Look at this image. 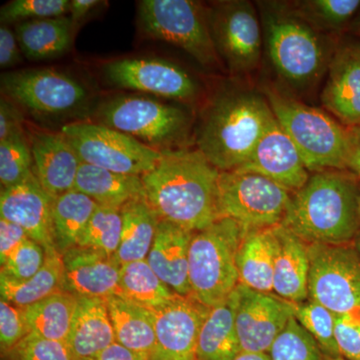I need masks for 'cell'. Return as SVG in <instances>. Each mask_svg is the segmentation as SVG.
I'll return each instance as SVG.
<instances>
[{"label":"cell","instance_id":"cb8c5ba5","mask_svg":"<svg viewBox=\"0 0 360 360\" xmlns=\"http://www.w3.org/2000/svg\"><path fill=\"white\" fill-rule=\"evenodd\" d=\"M115 343L105 300L78 297V305L68 338L71 360H92Z\"/></svg>","mask_w":360,"mask_h":360},{"label":"cell","instance_id":"52a82bcc","mask_svg":"<svg viewBox=\"0 0 360 360\" xmlns=\"http://www.w3.org/2000/svg\"><path fill=\"white\" fill-rule=\"evenodd\" d=\"M292 193L255 172H220L217 186L219 219L236 220L245 232L281 224Z\"/></svg>","mask_w":360,"mask_h":360},{"label":"cell","instance_id":"60d3db41","mask_svg":"<svg viewBox=\"0 0 360 360\" xmlns=\"http://www.w3.org/2000/svg\"><path fill=\"white\" fill-rule=\"evenodd\" d=\"M2 355L1 360H71L68 345L30 333L15 347Z\"/></svg>","mask_w":360,"mask_h":360},{"label":"cell","instance_id":"7a4b0ae2","mask_svg":"<svg viewBox=\"0 0 360 360\" xmlns=\"http://www.w3.org/2000/svg\"><path fill=\"white\" fill-rule=\"evenodd\" d=\"M357 179L343 170L310 175L292 193L281 225L307 245H347L360 227Z\"/></svg>","mask_w":360,"mask_h":360},{"label":"cell","instance_id":"4316f807","mask_svg":"<svg viewBox=\"0 0 360 360\" xmlns=\"http://www.w3.org/2000/svg\"><path fill=\"white\" fill-rule=\"evenodd\" d=\"M75 189L89 196L98 205L115 208L146 196L141 176L115 174L82 161Z\"/></svg>","mask_w":360,"mask_h":360},{"label":"cell","instance_id":"f6af8a7d","mask_svg":"<svg viewBox=\"0 0 360 360\" xmlns=\"http://www.w3.org/2000/svg\"><path fill=\"white\" fill-rule=\"evenodd\" d=\"M28 238L30 236L20 225L0 219V264H4Z\"/></svg>","mask_w":360,"mask_h":360},{"label":"cell","instance_id":"d4e9b609","mask_svg":"<svg viewBox=\"0 0 360 360\" xmlns=\"http://www.w3.org/2000/svg\"><path fill=\"white\" fill-rule=\"evenodd\" d=\"M276 251L274 227L246 232L236 258L239 284L262 292H274Z\"/></svg>","mask_w":360,"mask_h":360},{"label":"cell","instance_id":"484cf974","mask_svg":"<svg viewBox=\"0 0 360 360\" xmlns=\"http://www.w3.org/2000/svg\"><path fill=\"white\" fill-rule=\"evenodd\" d=\"M75 25L70 18L23 21L15 26L21 51L32 61L47 60L63 56L72 44Z\"/></svg>","mask_w":360,"mask_h":360},{"label":"cell","instance_id":"ffe728a7","mask_svg":"<svg viewBox=\"0 0 360 360\" xmlns=\"http://www.w3.org/2000/svg\"><path fill=\"white\" fill-rule=\"evenodd\" d=\"M321 103L345 127H360V44H348L335 52L328 66Z\"/></svg>","mask_w":360,"mask_h":360},{"label":"cell","instance_id":"ac0fdd59","mask_svg":"<svg viewBox=\"0 0 360 360\" xmlns=\"http://www.w3.org/2000/svg\"><path fill=\"white\" fill-rule=\"evenodd\" d=\"M53 198L40 186L34 172L16 186L1 189L0 219L20 225L45 250L56 248L52 224Z\"/></svg>","mask_w":360,"mask_h":360},{"label":"cell","instance_id":"bcb514c9","mask_svg":"<svg viewBox=\"0 0 360 360\" xmlns=\"http://www.w3.org/2000/svg\"><path fill=\"white\" fill-rule=\"evenodd\" d=\"M23 116L20 110L9 99L1 98L0 101V141L23 131Z\"/></svg>","mask_w":360,"mask_h":360},{"label":"cell","instance_id":"6da1fadb","mask_svg":"<svg viewBox=\"0 0 360 360\" xmlns=\"http://www.w3.org/2000/svg\"><path fill=\"white\" fill-rule=\"evenodd\" d=\"M141 176L146 200L160 220L200 231L219 219L217 186L220 172L198 149H165Z\"/></svg>","mask_w":360,"mask_h":360},{"label":"cell","instance_id":"4fadbf2b","mask_svg":"<svg viewBox=\"0 0 360 360\" xmlns=\"http://www.w3.org/2000/svg\"><path fill=\"white\" fill-rule=\"evenodd\" d=\"M210 30L219 58L233 73L255 70L262 54V26L250 1H225L210 11Z\"/></svg>","mask_w":360,"mask_h":360},{"label":"cell","instance_id":"603a6c76","mask_svg":"<svg viewBox=\"0 0 360 360\" xmlns=\"http://www.w3.org/2000/svg\"><path fill=\"white\" fill-rule=\"evenodd\" d=\"M276 238L274 292L288 302L309 300V245L279 224L274 227Z\"/></svg>","mask_w":360,"mask_h":360},{"label":"cell","instance_id":"e0dca14e","mask_svg":"<svg viewBox=\"0 0 360 360\" xmlns=\"http://www.w3.org/2000/svg\"><path fill=\"white\" fill-rule=\"evenodd\" d=\"M236 170L262 175L291 193L302 188L310 177L300 151L276 116L270 120L250 158Z\"/></svg>","mask_w":360,"mask_h":360},{"label":"cell","instance_id":"44dd1931","mask_svg":"<svg viewBox=\"0 0 360 360\" xmlns=\"http://www.w3.org/2000/svg\"><path fill=\"white\" fill-rule=\"evenodd\" d=\"M65 291L77 297L106 298L118 295L120 266L112 257L91 248L63 253Z\"/></svg>","mask_w":360,"mask_h":360},{"label":"cell","instance_id":"11a10c76","mask_svg":"<svg viewBox=\"0 0 360 360\" xmlns=\"http://www.w3.org/2000/svg\"><path fill=\"white\" fill-rule=\"evenodd\" d=\"M326 360H349V359H345V357H342V356H338V357L326 356Z\"/></svg>","mask_w":360,"mask_h":360},{"label":"cell","instance_id":"3957f363","mask_svg":"<svg viewBox=\"0 0 360 360\" xmlns=\"http://www.w3.org/2000/svg\"><path fill=\"white\" fill-rule=\"evenodd\" d=\"M274 115L267 99L250 91L215 97L198 127L196 146L219 172L243 167Z\"/></svg>","mask_w":360,"mask_h":360},{"label":"cell","instance_id":"f1b7e54d","mask_svg":"<svg viewBox=\"0 0 360 360\" xmlns=\"http://www.w3.org/2000/svg\"><path fill=\"white\" fill-rule=\"evenodd\" d=\"M236 290L210 309L201 326L198 360H234L241 354L236 328Z\"/></svg>","mask_w":360,"mask_h":360},{"label":"cell","instance_id":"ab89813d","mask_svg":"<svg viewBox=\"0 0 360 360\" xmlns=\"http://www.w3.org/2000/svg\"><path fill=\"white\" fill-rule=\"evenodd\" d=\"M70 0H13L1 7L0 20L4 25H8L60 18L70 13Z\"/></svg>","mask_w":360,"mask_h":360},{"label":"cell","instance_id":"d6986e66","mask_svg":"<svg viewBox=\"0 0 360 360\" xmlns=\"http://www.w3.org/2000/svg\"><path fill=\"white\" fill-rule=\"evenodd\" d=\"M33 172L52 198L73 191L80 160L63 132L35 131L30 137Z\"/></svg>","mask_w":360,"mask_h":360},{"label":"cell","instance_id":"9f6ffc18","mask_svg":"<svg viewBox=\"0 0 360 360\" xmlns=\"http://www.w3.org/2000/svg\"><path fill=\"white\" fill-rule=\"evenodd\" d=\"M359 217H360V186H359Z\"/></svg>","mask_w":360,"mask_h":360},{"label":"cell","instance_id":"9c48e42d","mask_svg":"<svg viewBox=\"0 0 360 360\" xmlns=\"http://www.w3.org/2000/svg\"><path fill=\"white\" fill-rule=\"evenodd\" d=\"M97 123L139 139L160 150L179 141L188 127V116L177 106L141 96H123L104 101L96 113Z\"/></svg>","mask_w":360,"mask_h":360},{"label":"cell","instance_id":"f5cc1de1","mask_svg":"<svg viewBox=\"0 0 360 360\" xmlns=\"http://www.w3.org/2000/svg\"><path fill=\"white\" fill-rule=\"evenodd\" d=\"M354 28L355 30L360 32V13L356 16V18H355Z\"/></svg>","mask_w":360,"mask_h":360},{"label":"cell","instance_id":"b9f144b4","mask_svg":"<svg viewBox=\"0 0 360 360\" xmlns=\"http://www.w3.org/2000/svg\"><path fill=\"white\" fill-rule=\"evenodd\" d=\"M45 257L44 246L28 238L1 265L0 274L14 281H27L41 269Z\"/></svg>","mask_w":360,"mask_h":360},{"label":"cell","instance_id":"4dcf8cb0","mask_svg":"<svg viewBox=\"0 0 360 360\" xmlns=\"http://www.w3.org/2000/svg\"><path fill=\"white\" fill-rule=\"evenodd\" d=\"M45 253L46 257L44 266L27 281H14L0 274L2 300L25 309L54 293L65 290L63 255L56 248L45 250Z\"/></svg>","mask_w":360,"mask_h":360},{"label":"cell","instance_id":"e575fe53","mask_svg":"<svg viewBox=\"0 0 360 360\" xmlns=\"http://www.w3.org/2000/svg\"><path fill=\"white\" fill-rule=\"evenodd\" d=\"M296 321L316 341L326 356H341L335 338L336 315L319 302H290Z\"/></svg>","mask_w":360,"mask_h":360},{"label":"cell","instance_id":"c3c4849f","mask_svg":"<svg viewBox=\"0 0 360 360\" xmlns=\"http://www.w3.org/2000/svg\"><path fill=\"white\" fill-rule=\"evenodd\" d=\"M347 170L360 179V127H347Z\"/></svg>","mask_w":360,"mask_h":360},{"label":"cell","instance_id":"83f0119b","mask_svg":"<svg viewBox=\"0 0 360 360\" xmlns=\"http://www.w3.org/2000/svg\"><path fill=\"white\" fill-rule=\"evenodd\" d=\"M105 302L115 342L148 359L155 345L153 310L139 307L117 295L106 298Z\"/></svg>","mask_w":360,"mask_h":360},{"label":"cell","instance_id":"7bdbcfd3","mask_svg":"<svg viewBox=\"0 0 360 360\" xmlns=\"http://www.w3.org/2000/svg\"><path fill=\"white\" fill-rule=\"evenodd\" d=\"M30 335L26 326L22 309L6 300H0V347L1 354L9 352L26 335Z\"/></svg>","mask_w":360,"mask_h":360},{"label":"cell","instance_id":"7dc6e473","mask_svg":"<svg viewBox=\"0 0 360 360\" xmlns=\"http://www.w3.org/2000/svg\"><path fill=\"white\" fill-rule=\"evenodd\" d=\"M21 51L15 33L6 25L0 27V66L1 68H13L20 63Z\"/></svg>","mask_w":360,"mask_h":360},{"label":"cell","instance_id":"1f68e13d","mask_svg":"<svg viewBox=\"0 0 360 360\" xmlns=\"http://www.w3.org/2000/svg\"><path fill=\"white\" fill-rule=\"evenodd\" d=\"M78 305L77 296L68 291L54 293L22 309L30 333L68 342Z\"/></svg>","mask_w":360,"mask_h":360},{"label":"cell","instance_id":"681fc988","mask_svg":"<svg viewBox=\"0 0 360 360\" xmlns=\"http://www.w3.org/2000/svg\"><path fill=\"white\" fill-rule=\"evenodd\" d=\"M92 360H148L146 357L134 354L118 343H113Z\"/></svg>","mask_w":360,"mask_h":360},{"label":"cell","instance_id":"2e32d148","mask_svg":"<svg viewBox=\"0 0 360 360\" xmlns=\"http://www.w3.org/2000/svg\"><path fill=\"white\" fill-rule=\"evenodd\" d=\"M104 73L111 84L120 89L165 98L186 101L198 92L195 82L186 70L163 59H120L106 65Z\"/></svg>","mask_w":360,"mask_h":360},{"label":"cell","instance_id":"f907efd6","mask_svg":"<svg viewBox=\"0 0 360 360\" xmlns=\"http://www.w3.org/2000/svg\"><path fill=\"white\" fill-rule=\"evenodd\" d=\"M101 4V1L98 0H72L70 1V20L77 25V22L84 20L96 7Z\"/></svg>","mask_w":360,"mask_h":360},{"label":"cell","instance_id":"9a60e30c","mask_svg":"<svg viewBox=\"0 0 360 360\" xmlns=\"http://www.w3.org/2000/svg\"><path fill=\"white\" fill-rule=\"evenodd\" d=\"M210 310L193 296L179 295L153 310L155 345L148 360H198V335Z\"/></svg>","mask_w":360,"mask_h":360},{"label":"cell","instance_id":"ee69618b","mask_svg":"<svg viewBox=\"0 0 360 360\" xmlns=\"http://www.w3.org/2000/svg\"><path fill=\"white\" fill-rule=\"evenodd\" d=\"M335 338L341 356L360 360V319L336 315Z\"/></svg>","mask_w":360,"mask_h":360},{"label":"cell","instance_id":"8d00e7d4","mask_svg":"<svg viewBox=\"0 0 360 360\" xmlns=\"http://www.w3.org/2000/svg\"><path fill=\"white\" fill-rule=\"evenodd\" d=\"M360 8V0H307L295 4L292 13L312 27L340 30Z\"/></svg>","mask_w":360,"mask_h":360},{"label":"cell","instance_id":"d6a6232c","mask_svg":"<svg viewBox=\"0 0 360 360\" xmlns=\"http://www.w3.org/2000/svg\"><path fill=\"white\" fill-rule=\"evenodd\" d=\"M97 203L79 191H68L53 198L52 224L54 243L60 255L77 248L97 208Z\"/></svg>","mask_w":360,"mask_h":360},{"label":"cell","instance_id":"7402d4cb","mask_svg":"<svg viewBox=\"0 0 360 360\" xmlns=\"http://www.w3.org/2000/svg\"><path fill=\"white\" fill-rule=\"evenodd\" d=\"M193 233L179 225L160 220L146 258L161 281L182 296L191 295L188 259Z\"/></svg>","mask_w":360,"mask_h":360},{"label":"cell","instance_id":"816d5d0a","mask_svg":"<svg viewBox=\"0 0 360 360\" xmlns=\"http://www.w3.org/2000/svg\"><path fill=\"white\" fill-rule=\"evenodd\" d=\"M234 360H271L269 354H250V352H241Z\"/></svg>","mask_w":360,"mask_h":360},{"label":"cell","instance_id":"5b68a950","mask_svg":"<svg viewBox=\"0 0 360 360\" xmlns=\"http://www.w3.org/2000/svg\"><path fill=\"white\" fill-rule=\"evenodd\" d=\"M266 99L309 172L347 170V127L323 111L278 92L269 90Z\"/></svg>","mask_w":360,"mask_h":360},{"label":"cell","instance_id":"30bf717a","mask_svg":"<svg viewBox=\"0 0 360 360\" xmlns=\"http://www.w3.org/2000/svg\"><path fill=\"white\" fill-rule=\"evenodd\" d=\"M61 132L82 162L115 174L142 176L155 167L162 155V151L101 123L71 122Z\"/></svg>","mask_w":360,"mask_h":360},{"label":"cell","instance_id":"277c9868","mask_svg":"<svg viewBox=\"0 0 360 360\" xmlns=\"http://www.w3.org/2000/svg\"><path fill=\"white\" fill-rule=\"evenodd\" d=\"M245 233L227 217L193 233L188 259L191 296L208 309L224 302L238 288L236 258Z\"/></svg>","mask_w":360,"mask_h":360},{"label":"cell","instance_id":"db71d44e","mask_svg":"<svg viewBox=\"0 0 360 360\" xmlns=\"http://www.w3.org/2000/svg\"><path fill=\"white\" fill-rule=\"evenodd\" d=\"M355 250H357L360 255V234H357L356 240H355Z\"/></svg>","mask_w":360,"mask_h":360},{"label":"cell","instance_id":"d590c367","mask_svg":"<svg viewBox=\"0 0 360 360\" xmlns=\"http://www.w3.org/2000/svg\"><path fill=\"white\" fill-rule=\"evenodd\" d=\"M122 217L120 208L97 206L78 246L91 248L115 257L122 240Z\"/></svg>","mask_w":360,"mask_h":360},{"label":"cell","instance_id":"f35d334b","mask_svg":"<svg viewBox=\"0 0 360 360\" xmlns=\"http://www.w3.org/2000/svg\"><path fill=\"white\" fill-rule=\"evenodd\" d=\"M269 355L271 360H326L316 341L293 316L277 336Z\"/></svg>","mask_w":360,"mask_h":360},{"label":"cell","instance_id":"74e56055","mask_svg":"<svg viewBox=\"0 0 360 360\" xmlns=\"http://www.w3.org/2000/svg\"><path fill=\"white\" fill-rule=\"evenodd\" d=\"M33 158L25 131L0 141L1 189L16 186L33 174Z\"/></svg>","mask_w":360,"mask_h":360},{"label":"cell","instance_id":"7c38bea8","mask_svg":"<svg viewBox=\"0 0 360 360\" xmlns=\"http://www.w3.org/2000/svg\"><path fill=\"white\" fill-rule=\"evenodd\" d=\"M1 89L9 101L35 115H70L84 106L89 98L86 89L77 79L45 68L6 73Z\"/></svg>","mask_w":360,"mask_h":360},{"label":"cell","instance_id":"5bb4252c","mask_svg":"<svg viewBox=\"0 0 360 360\" xmlns=\"http://www.w3.org/2000/svg\"><path fill=\"white\" fill-rule=\"evenodd\" d=\"M236 290V328L241 352L269 354L293 316L291 303L243 284Z\"/></svg>","mask_w":360,"mask_h":360},{"label":"cell","instance_id":"ba28073f","mask_svg":"<svg viewBox=\"0 0 360 360\" xmlns=\"http://www.w3.org/2000/svg\"><path fill=\"white\" fill-rule=\"evenodd\" d=\"M271 6L264 11V22L272 65L286 82L309 84L323 68L321 40L314 27L290 9L281 8L278 4Z\"/></svg>","mask_w":360,"mask_h":360},{"label":"cell","instance_id":"8fae6325","mask_svg":"<svg viewBox=\"0 0 360 360\" xmlns=\"http://www.w3.org/2000/svg\"><path fill=\"white\" fill-rule=\"evenodd\" d=\"M309 300L360 319V255L347 245H309Z\"/></svg>","mask_w":360,"mask_h":360},{"label":"cell","instance_id":"8992f818","mask_svg":"<svg viewBox=\"0 0 360 360\" xmlns=\"http://www.w3.org/2000/svg\"><path fill=\"white\" fill-rule=\"evenodd\" d=\"M139 22L149 37L179 47L203 66L220 60L210 30V13L193 0H141Z\"/></svg>","mask_w":360,"mask_h":360},{"label":"cell","instance_id":"f546056e","mask_svg":"<svg viewBox=\"0 0 360 360\" xmlns=\"http://www.w3.org/2000/svg\"><path fill=\"white\" fill-rule=\"evenodd\" d=\"M122 240L115 262L122 266L148 258L160 219L146 196L127 202L120 208Z\"/></svg>","mask_w":360,"mask_h":360},{"label":"cell","instance_id":"836d02e7","mask_svg":"<svg viewBox=\"0 0 360 360\" xmlns=\"http://www.w3.org/2000/svg\"><path fill=\"white\" fill-rule=\"evenodd\" d=\"M153 271L148 260L122 265L117 296L149 310H155L176 296Z\"/></svg>","mask_w":360,"mask_h":360}]
</instances>
